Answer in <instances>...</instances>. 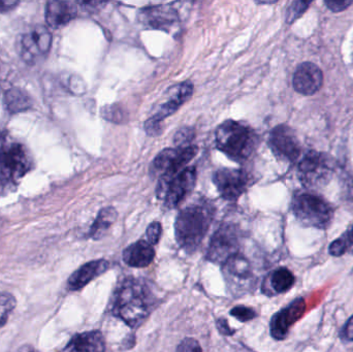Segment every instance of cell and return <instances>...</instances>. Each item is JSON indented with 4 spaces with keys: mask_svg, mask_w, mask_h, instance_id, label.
I'll list each match as a JSON object with an SVG mask.
<instances>
[{
    "mask_svg": "<svg viewBox=\"0 0 353 352\" xmlns=\"http://www.w3.org/2000/svg\"><path fill=\"white\" fill-rule=\"evenodd\" d=\"M214 208L209 203H195L183 209L176 219V240L180 247L191 253L195 251L209 231Z\"/></svg>",
    "mask_w": 353,
    "mask_h": 352,
    "instance_id": "obj_1",
    "label": "cell"
},
{
    "mask_svg": "<svg viewBox=\"0 0 353 352\" xmlns=\"http://www.w3.org/2000/svg\"><path fill=\"white\" fill-rule=\"evenodd\" d=\"M152 307V298L144 284L128 279L124 281L114 299L112 311L130 328H138L149 315Z\"/></svg>",
    "mask_w": 353,
    "mask_h": 352,
    "instance_id": "obj_2",
    "label": "cell"
},
{
    "mask_svg": "<svg viewBox=\"0 0 353 352\" xmlns=\"http://www.w3.org/2000/svg\"><path fill=\"white\" fill-rule=\"evenodd\" d=\"M216 146L236 163H243L256 148L257 136L252 128L234 120H226L216 130Z\"/></svg>",
    "mask_w": 353,
    "mask_h": 352,
    "instance_id": "obj_3",
    "label": "cell"
},
{
    "mask_svg": "<svg viewBox=\"0 0 353 352\" xmlns=\"http://www.w3.org/2000/svg\"><path fill=\"white\" fill-rule=\"evenodd\" d=\"M292 212L306 227L325 229L334 218V209L325 198L316 194L301 192L292 198Z\"/></svg>",
    "mask_w": 353,
    "mask_h": 352,
    "instance_id": "obj_4",
    "label": "cell"
},
{
    "mask_svg": "<svg viewBox=\"0 0 353 352\" xmlns=\"http://www.w3.org/2000/svg\"><path fill=\"white\" fill-rule=\"evenodd\" d=\"M32 167V159L24 145L16 141H0V182L14 184Z\"/></svg>",
    "mask_w": 353,
    "mask_h": 352,
    "instance_id": "obj_5",
    "label": "cell"
},
{
    "mask_svg": "<svg viewBox=\"0 0 353 352\" xmlns=\"http://www.w3.org/2000/svg\"><path fill=\"white\" fill-rule=\"evenodd\" d=\"M199 152L196 146L176 147L161 151L151 163L150 173L159 181H167L185 169Z\"/></svg>",
    "mask_w": 353,
    "mask_h": 352,
    "instance_id": "obj_6",
    "label": "cell"
},
{
    "mask_svg": "<svg viewBox=\"0 0 353 352\" xmlns=\"http://www.w3.org/2000/svg\"><path fill=\"white\" fill-rule=\"evenodd\" d=\"M333 173V159L325 153L308 151L299 163V177L307 187L325 185L332 179Z\"/></svg>",
    "mask_w": 353,
    "mask_h": 352,
    "instance_id": "obj_7",
    "label": "cell"
},
{
    "mask_svg": "<svg viewBox=\"0 0 353 352\" xmlns=\"http://www.w3.org/2000/svg\"><path fill=\"white\" fill-rule=\"evenodd\" d=\"M197 172L194 167H185L182 172L167 181H159L157 196L170 209L178 207L194 188Z\"/></svg>",
    "mask_w": 353,
    "mask_h": 352,
    "instance_id": "obj_8",
    "label": "cell"
},
{
    "mask_svg": "<svg viewBox=\"0 0 353 352\" xmlns=\"http://www.w3.org/2000/svg\"><path fill=\"white\" fill-rule=\"evenodd\" d=\"M240 249V233L234 225H223L212 237L207 258L217 265H224L236 256Z\"/></svg>",
    "mask_w": 353,
    "mask_h": 352,
    "instance_id": "obj_9",
    "label": "cell"
},
{
    "mask_svg": "<svg viewBox=\"0 0 353 352\" xmlns=\"http://www.w3.org/2000/svg\"><path fill=\"white\" fill-rule=\"evenodd\" d=\"M213 182L224 200L234 202L248 189L251 178L243 169H221L214 173Z\"/></svg>",
    "mask_w": 353,
    "mask_h": 352,
    "instance_id": "obj_10",
    "label": "cell"
},
{
    "mask_svg": "<svg viewBox=\"0 0 353 352\" xmlns=\"http://www.w3.org/2000/svg\"><path fill=\"white\" fill-rule=\"evenodd\" d=\"M269 146L274 154L290 163H294L301 155V145L296 134L288 125H278L270 134Z\"/></svg>",
    "mask_w": 353,
    "mask_h": 352,
    "instance_id": "obj_11",
    "label": "cell"
},
{
    "mask_svg": "<svg viewBox=\"0 0 353 352\" xmlns=\"http://www.w3.org/2000/svg\"><path fill=\"white\" fill-rule=\"evenodd\" d=\"M52 45V34L46 27L37 26L21 37L20 53L29 62L45 56Z\"/></svg>",
    "mask_w": 353,
    "mask_h": 352,
    "instance_id": "obj_12",
    "label": "cell"
},
{
    "mask_svg": "<svg viewBox=\"0 0 353 352\" xmlns=\"http://www.w3.org/2000/svg\"><path fill=\"white\" fill-rule=\"evenodd\" d=\"M306 302L303 298L294 300L288 307L276 313L270 324V332L275 340H284L290 329L304 315Z\"/></svg>",
    "mask_w": 353,
    "mask_h": 352,
    "instance_id": "obj_13",
    "label": "cell"
},
{
    "mask_svg": "<svg viewBox=\"0 0 353 352\" xmlns=\"http://www.w3.org/2000/svg\"><path fill=\"white\" fill-rule=\"evenodd\" d=\"M192 93L193 85L190 82H182L172 87L165 94V101L161 103L159 109L149 119L163 123L165 118L176 113L190 99Z\"/></svg>",
    "mask_w": 353,
    "mask_h": 352,
    "instance_id": "obj_14",
    "label": "cell"
},
{
    "mask_svg": "<svg viewBox=\"0 0 353 352\" xmlns=\"http://www.w3.org/2000/svg\"><path fill=\"white\" fill-rule=\"evenodd\" d=\"M323 74L321 68L312 62H304L296 68L294 74V90L300 94L310 96L321 90Z\"/></svg>",
    "mask_w": 353,
    "mask_h": 352,
    "instance_id": "obj_15",
    "label": "cell"
},
{
    "mask_svg": "<svg viewBox=\"0 0 353 352\" xmlns=\"http://www.w3.org/2000/svg\"><path fill=\"white\" fill-rule=\"evenodd\" d=\"M139 20L148 28L170 31L176 26L179 19L175 8L170 6H157L143 8L139 14Z\"/></svg>",
    "mask_w": 353,
    "mask_h": 352,
    "instance_id": "obj_16",
    "label": "cell"
},
{
    "mask_svg": "<svg viewBox=\"0 0 353 352\" xmlns=\"http://www.w3.org/2000/svg\"><path fill=\"white\" fill-rule=\"evenodd\" d=\"M223 273L228 285H232L234 291H243V287H248L252 280V271L250 262L241 254L230 258L223 265Z\"/></svg>",
    "mask_w": 353,
    "mask_h": 352,
    "instance_id": "obj_17",
    "label": "cell"
},
{
    "mask_svg": "<svg viewBox=\"0 0 353 352\" xmlns=\"http://www.w3.org/2000/svg\"><path fill=\"white\" fill-rule=\"evenodd\" d=\"M110 264L105 260H92L83 265L78 270L70 275L68 287L70 291H79L86 287L91 281L108 271Z\"/></svg>",
    "mask_w": 353,
    "mask_h": 352,
    "instance_id": "obj_18",
    "label": "cell"
},
{
    "mask_svg": "<svg viewBox=\"0 0 353 352\" xmlns=\"http://www.w3.org/2000/svg\"><path fill=\"white\" fill-rule=\"evenodd\" d=\"M78 14V8L74 2L50 1L46 8V21L49 26L59 28L70 23Z\"/></svg>",
    "mask_w": 353,
    "mask_h": 352,
    "instance_id": "obj_19",
    "label": "cell"
},
{
    "mask_svg": "<svg viewBox=\"0 0 353 352\" xmlns=\"http://www.w3.org/2000/svg\"><path fill=\"white\" fill-rule=\"evenodd\" d=\"M155 258V250L150 243L140 240L128 246L123 252V260L134 268H146Z\"/></svg>",
    "mask_w": 353,
    "mask_h": 352,
    "instance_id": "obj_20",
    "label": "cell"
},
{
    "mask_svg": "<svg viewBox=\"0 0 353 352\" xmlns=\"http://www.w3.org/2000/svg\"><path fill=\"white\" fill-rule=\"evenodd\" d=\"M103 334L97 331L78 334L66 345L63 352H105Z\"/></svg>",
    "mask_w": 353,
    "mask_h": 352,
    "instance_id": "obj_21",
    "label": "cell"
},
{
    "mask_svg": "<svg viewBox=\"0 0 353 352\" xmlns=\"http://www.w3.org/2000/svg\"><path fill=\"white\" fill-rule=\"evenodd\" d=\"M296 282L294 274L286 268H278L270 273L263 283V293L268 296L279 295L290 291Z\"/></svg>",
    "mask_w": 353,
    "mask_h": 352,
    "instance_id": "obj_22",
    "label": "cell"
},
{
    "mask_svg": "<svg viewBox=\"0 0 353 352\" xmlns=\"http://www.w3.org/2000/svg\"><path fill=\"white\" fill-rule=\"evenodd\" d=\"M116 219H117V211L113 207H107L101 210L91 227L90 233H89L90 238L94 240L101 239L115 222Z\"/></svg>",
    "mask_w": 353,
    "mask_h": 352,
    "instance_id": "obj_23",
    "label": "cell"
},
{
    "mask_svg": "<svg viewBox=\"0 0 353 352\" xmlns=\"http://www.w3.org/2000/svg\"><path fill=\"white\" fill-rule=\"evenodd\" d=\"M6 105L10 113H20L30 109L32 105L30 96L21 89L14 88L6 93Z\"/></svg>",
    "mask_w": 353,
    "mask_h": 352,
    "instance_id": "obj_24",
    "label": "cell"
},
{
    "mask_svg": "<svg viewBox=\"0 0 353 352\" xmlns=\"http://www.w3.org/2000/svg\"><path fill=\"white\" fill-rule=\"evenodd\" d=\"M353 247V225L352 229L344 234L339 239L335 240L333 243L330 245L329 252L332 256H342L346 253L350 248Z\"/></svg>",
    "mask_w": 353,
    "mask_h": 352,
    "instance_id": "obj_25",
    "label": "cell"
},
{
    "mask_svg": "<svg viewBox=\"0 0 353 352\" xmlns=\"http://www.w3.org/2000/svg\"><path fill=\"white\" fill-rule=\"evenodd\" d=\"M16 305L17 302L14 296L8 293H0V328L8 322V316Z\"/></svg>",
    "mask_w": 353,
    "mask_h": 352,
    "instance_id": "obj_26",
    "label": "cell"
},
{
    "mask_svg": "<svg viewBox=\"0 0 353 352\" xmlns=\"http://www.w3.org/2000/svg\"><path fill=\"white\" fill-rule=\"evenodd\" d=\"M311 1H300V0L292 2L290 8H288V12H286V22L288 24H292L294 21L298 20L308 10Z\"/></svg>",
    "mask_w": 353,
    "mask_h": 352,
    "instance_id": "obj_27",
    "label": "cell"
},
{
    "mask_svg": "<svg viewBox=\"0 0 353 352\" xmlns=\"http://www.w3.org/2000/svg\"><path fill=\"white\" fill-rule=\"evenodd\" d=\"M101 114H103V117L105 118V119L109 120V121L116 122V123L121 122L124 117L121 107L116 105H108V107H103Z\"/></svg>",
    "mask_w": 353,
    "mask_h": 352,
    "instance_id": "obj_28",
    "label": "cell"
},
{
    "mask_svg": "<svg viewBox=\"0 0 353 352\" xmlns=\"http://www.w3.org/2000/svg\"><path fill=\"white\" fill-rule=\"evenodd\" d=\"M230 315L234 316L236 320L242 322H249V320H254L256 318V312L251 308L243 307V306H238V307L232 308L230 311Z\"/></svg>",
    "mask_w": 353,
    "mask_h": 352,
    "instance_id": "obj_29",
    "label": "cell"
},
{
    "mask_svg": "<svg viewBox=\"0 0 353 352\" xmlns=\"http://www.w3.org/2000/svg\"><path fill=\"white\" fill-rule=\"evenodd\" d=\"M161 231H163V227L157 221L151 223L147 229V238H148L149 243L151 245H157L159 243V240L161 237Z\"/></svg>",
    "mask_w": 353,
    "mask_h": 352,
    "instance_id": "obj_30",
    "label": "cell"
},
{
    "mask_svg": "<svg viewBox=\"0 0 353 352\" xmlns=\"http://www.w3.org/2000/svg\"><path fill=\"white\" fill-rule=\"evenodd\" d=\"M176 352H201V347L195 339L186 338L179 344Z\"/></svg>",
    "mask_w": 353,
    "mask_h": 352,
    "instance_id": "obj_31",
    "label": "cell"
},
{
    "mask_svg": "<svg viewBox=\"0 0 353 352\" xmlns=\"http://www.w3.org/2000/svg\"><path fill=\"white\" fill-rule=\"evenodd\" d=\"M193 136H194V134H193L192 130L187 127L182 128V130H179L176 134V145H178V147H186L187 144L192 140Z\"/></svg>",
    "mask_w": 353,
    "mask_h": 352,
    "instance_id": "obj_32",
    "label": "cell"
},
{
    "mask_svg": "<svg viewBox=\"0 0 353 352\" xmlns=\"http://www.w3.org/2000/svg\"><path fill=\"white\" fill-rule=\"evenodd\" d=\"M342 340L346 342H353V315L346 322L344 328L342 329L341 334H340Z\"/></svg>",
    "mask_w": 353,
    "mask_h": 352,
    "instance_id": "obj_33",
    "label": "cell"
},
{
    "mask_svg": "<svg viewBox=\"0 0 353 352\" xmlns=\"http://www.w3.org/2000/svg\"><path fill=\"white\" fill-rule=\"evenodd\" d=\"M325 6L334 12H341L345 10L348 6H352L353 1H325Z\"/></svg>",
    "mask_w": 353,
    "mask_h": 352,
    "instance_id": "obj_34",
    "label": "cell"
},
{
    "mask_svg": "<svg viewBox=\"0 0 353 352\" xmlns=\"http://www.w3.org/2000/svg\"><path fill=\"white\" fill-rule=\"evenodd\" d=\"M216 324H217V329L220 334L223 335V336H232V335L236 332V331L230 329V327L228 326V320H224V318H219V320L216 322Z\"/></svg>",
    "mask_w": 353,
    "mask_h": 352,
    "instance_id": "obj_35",
    "label": "cell"
},
{
    "mask_svg": "<svg viewBox=\"0 0 353 352\" xmlns=\"http://www.w3.org/2000/svg\"><path fill=\"white\" fill-rule=\"evenodd\" d=\"M18 1L14 0H0V12H6L18 6Z\"/></svg>",
    "mask_w": 353,
    "mask_h": 352,
    "instance_id": "obj_36",
    "label": "cell"
}]
</instances>
